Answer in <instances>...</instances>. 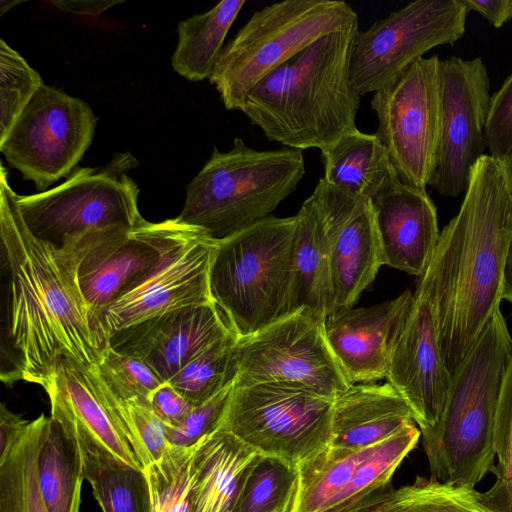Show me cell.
<instances>
[{
    "label": "cell",
    "mask_w": 512,
    "mask_h": 512,
    "mask_svg": "<svg viewBox=\"0 0 512 512\" xmlns=\"http://www.w3.org/2000/svg\"><path fill=\"white\" fill-rule=\"evenodd\" d=\"M512 238V197L501 160L483 155L471 170L458 213L440 232L432 276L440 346L449 372L500 309Z\"/></svg>",
    "instance_id": "7a4b0ae2"
},
{
    "label": "cell",
    "mask_w": 512,
    "mask_h": 512,
    "mask_svg": "<svg viewBox=\"0 0 512 512\" xmlns=\"http://www.w3.org/2000/svg\"><path fill=\"white\" fill-rule=\"evenodd\" d=\"M257 453L223 428L202 438L190 463L192 512H232Z\"/></svg>",
    "instance_id": "cb8c5ba5"
},
{
    "label": "cell",
    "mask_w": 512,
    "mask_h": 512,
    "mask_svg": "<svg viewBox=\"0 0 512 512\" xmlns=\"http://www.w3.org/2000/svg\"><path fill=\"white\" fill-rule=\"evenodd\" d=\"M30 421L9 410L4 403L0 407V459L4 458L22 437Z\"/></svg>",
    "instance_id": "b9f144b4"
},
{
    "label": "cell",
    "mask_w": 512,
    "mask_h": 512,
    "mask_svg": "<svg viewBox=\"0 0 512 512\" xmlns=\"http://www.w3.org/2000/svg\"><path fill=\"white\" fill-rule=\"evenodd\" d=\"M485 141L489 155L499 160L512 150V71L490 97Z\"/></svg>",
    "instance_id": "f35d334b"
},
{
    "label": "cell",
    "mask_w": 512,
    "mask_h": 512,
    "mask_svg": "<svg viewBox=\"0 0 512 512\" xmlns=\"http://www.w3.org/2000/svg\"><path fill=\"white\" fill-rule=\"evenodd\" d=\"M193 447L170 446L160 460L145 467L151 512H192L190 463Z\"/></svg>",
    "instance_id": "836d02e7"
},
{
    "label": "cell",
    "mask_w": 512,
    "mask_h": 512,
    "mask_svg": "<svg viewBox=\"0 0 512 512\" xmlns=\"http://www.w3.org/2000/svg\"><path fill=\"white\" fill-rule=\"evenodd\" d=\"M296 215L294 268L297 307L307 309L325 321L334 312L331 236L312 196Z\"/></svg>",
    "instance_id": "d4e9b609"
},
{
    "label": "cell",
    "mask_w": 512,
    "mask_h": 512,
    "mask_svg": "<svg viewBox=\"0 0 512 512\" xmlns=\"http://www.w3.org/2000/svg\"><path fill=\"white\" fill-rule=\"evenodd\" d=\"M468 13L462 0H416L359 30L349 66L355 92L375 93L431 49L456 43Z\"/></svg>",
    "instance_id": "30bf717a"
},
{
    "label": "cell",
    "mask_w": 512,
    "mask_h": 512,
    "mask_svg": "<svg viewBox=\"0 0 512 512\" xmlns=\"http://www.w3.org/2000/svg\"><path fill=\"white\" fill-rule=\"evenodd\" d=\"M93 370L104 386L120 399L150 401L152 394L164 383L145 363L116 351L109 344Z\"/></svg>",
    "instance_id": "8d00e7d4"
},
{
    "label": "cell",
    "mask_w": 512,
    "mask_h": 512,
    "mask_svg": "<svg viewBox=\"0 0 512 512\" xmlns=\"http://www.w3.org/2000/svg\"><path fill=\"white\" fill-rule=\"evenodd\" d=\"M234 334L212 301L156 316L113 334L108 344L145 363L162 382L217 341Z\"/></svg>",
    "instance_id": "ffe728a7"
},
{
    "label": "cell",
    "mask_w": 512,
    "mask_h": 512,
    "mask_svg": "<svg viewBox=\"0 0 512 512\" xmlns=\"http://www.w3.org/2000/svg\"><path fill=\"white\" fill-rule=\"evenodd\" d=\"M358 21L342 0H285L253 13L224 46L208 80L228 110H240L269 73L319 38Z\"/></svg>",
    "instance_id": "52a82bcc"
},
{
    "label": "cell",
    "mask_w": 512,
    "mask_h": 512,
    "mask_svg": "<svg viewBox=\"0 0 512 512\" xmlns=\"http://www.w3.org/2000/svg\"><path fill=\"white\" fill-rule=\"evenodd\" d=\"M494 444L497 464L492 472L497 480L512 483V357L498 401Z\"/></svg>",
    "instance_id": "ab89813d"
},
{
    "label": "cell",
    "mask_w": 512,
    "mask_h": 512,
    "mask_svg": "<svg viewBox=\"0 0 512 512\" xmlns=\"http://www.w3.org/2000/svg\"><path fill=\"white\" fill-rule=\"evenodd\" d=\"M305 173L301 150H255L236 137L211 157L186 188L181 222L221 241L266 218L292 194Z\"/></svg>",
    "instance_id": "8992f818"
},
{
    "label": "cell",
    "mask_w": 512,
    "mask_h": 512,
    "mask_svg": "<svg viewBox=\"0 0 512 512\" xmlns=\"http://www.w3.org/2000/svg\"><path fill=\"white\" fill-rule=\"evenodd\" d=\"M324 322L300 308L250 336L238 338L235 383L292 382L335 399L350 384L328 344Z\"/></svg>",
    "instance_id": "5bb4252c"
},
{
    "label": "cell",
    "mask_w": 512,
    "mask_h": 512,
    "mask_svg": "<svg viewBox=\"0 0 512 512\" xmlns=\"http://www.w3.org/2000/svg\"><path fill=\"white\" fill-rule=\"evenodd\" d=\"M386 379L404 398L420 430L437 423L451 373L440 346L433 282L428 269L413 293L411 309Z\"/></svg>",
    "instance_id": "e0dca14e"
},
{
    "label": "cell",
    "mask_w": 512,
    "mask_h": 512,
    "mask_svg": "<svg viewBox=\"0 0 512 512\" xmlns=\"http://www.w3.org/2000/svg\"><path fill=\"white\" fill-rule=\"evenodd\" d=\"M101 384L144 469L160 460L170 445L166 425L155 414L150 401L120 399L113 395L102 382Z\"/></svg>",
    "instance_id": "e575fe53"
},
{
    "label": "cell",
    "mask_w": 512,
    "mask_h": 512,
    "mask_svg": "<svg viewBox=\"0 0 512 512\" xmlns=\"http://www.w3.org/2000/svg\"><path fill=\"white\" fill-rule=\"evenodd\" d=\"M216 245L203 230L177 218L157 262L98 316L105 342L150 318L212 302L209 275Z\"/></svg>",
    "instance_id": "7c38bea8"
},
{
    "label": "cell",
    "mask_w": 512,
    "mask_h": 512,
    "mask_svg": "<svg viewBox=\"0 0 512 512\" xmlns=\"http://www.w3.org/2000/svg\"><path fill=\"white\" fill-rule=\"evenodd\" d=\"M468 11L480 14L494 28L512 19V0H462Z\"/></svg>",
    "instance_id": "7bdbcfd3"
},
{
    "label": "cell",
    "mask_w": 512,
    "mask_h": 512,
    "mask_svg": "<svg viewBox=\"0 0 512 512\" xmlns=\"http://www.w3.org/2000/svg\"><path fill=\"white\" fill-rule=\"evenodd\" d=\"M413 421L408 404L388 381L351 384L334 399L329 446L363 449Z\"/></svg>",
    "instance_id": "603a6c76"
},
{
    "label": "cell",
    "mask_w": 512,
    "mask_h": 512,
    "mask_svg": "<svg viewBox=\"0 0 512 512\" xmlns=\"http://www.w3.org/2000/svg\"><path fill=\"white\" fill-rule=\"evenodd\" d=\"M16 4H18V2H15V1H10V2L1 1V12H0V14L3 15V13L7 9H10V5H16Z\"/></svg>",
    "instance_id": "681fc988"
},
{
    "label": "cell",
    "mask_w": 512,
    "mask_h": 512,
    "mask_svg": "<svg viewBox=\"0 0 512 512\" xmlns=\"http://www.w3.org/2000/svg\"><path fill=\"white\" fill-rule=\"evenodd\" d=\"M137 164L130 152H118L104 166L78 169L54 188L17 194L27 228L61 248L91 231L138 227L145 221L138 209L139 189L127 174Z\"/></svg>",
    "instance_id": "ba28073f"
},
{
    "label": "cell",
    "mask_w": 512,
    "mask_h": 512,
    "mask_svg": "<svg viewBox=\"0 0 512 512\" xmlns=\"http://www.w3.org/2000/svg\"><path fill=\"white\" fill-rule=\"evenodd\" d=\"M390 487V484L382 486L360 498L323 512H386L384 498Z\"/></svg>",
    "instance_id": "ee69618b"
},
{
    "label": "cell",
    "mask_w": 512,
    "mask_h": 512,
    "mask_svg": "<svg viewBox=\"0 0 512 512\" xmlns=\"http://www.w3.org/2000/svg\"><path fill=\"white\" fill-rule=\"evenodd\" d=\"M512 357V338L497 310L451 374L437 423L420 430L431 477L474 487L495 466V420Z\"/></svg>",
    "instance_id": "277c9868"
},
{
    "label": "cell",
    "mask_w": 512,
    "mask_h": 512,
    "mask_svg": "<svg viewBox=\"0 0 512 512\" xmlns=\"http://www.w3.org/2000/svg\"><path fill=\"white\" fill-rule=\"evenodd\" d=\"M412 301L413 293L406 290L392 300L326 317L328 344L350 385L386 379Z\"/></svg>",
    "instance_id": "44dd1931"
},
{
    "label": "cell",
    "mask_w": 512,
    "mask_h": 512,
    "mask_svg": "<svg viewBox=\"0 0 512 512\" xmlns=\"http://www.w3.org/2000/svg\"><path fill=\"white\" fill-rule=\"evenodd\" d=\"M1 166L0 238L10 278L9 338L19 378L43 387L67 355L93 368L107 343L82 293L68 248L35 237Z\"/></svg>",
    "instance_id": "6da1fadb"
},
{
    "label": "cell",
    "mask_w": 512,
    "mask_h": 512,
    "mask_svg": "<svg viewBox=\"0 0 512 512\" xmlns=\"http://www.w3.org/2000/svg\"><path fill=\"white\" fill-rule=\"evenodd\" d=\"M502 300L512 305V238L510 240L503 268Z\"/></svg>",
    "instance_id": "7dc6e473"
},
{
    "label": "cell",
    "mask_w": 512,
    "mask_h": 512,
    "mask_svg": "<svg viewBox=\"0 0 512 512\" xmlns=\"http://www.w3.org/2000/svg\"><path fill=\"white\" fill-rule=\"evenodd\" d=\"M386 512H500L474 487L417 476L411 484L389 488Z\"/></svg>",
    "instance_id": "1f68e13d"
},
{
    "label": "cell",
    "mask_w": 512,
    "mask_h": 512,
    "mask_svg": "<svg viewBox=\"0 0 512 512\" xmlns=\"http://www.w3.org/2000/svg\"><path fill=\"white\" fill-rule=\"evenodd\" d=\"M507 185L512 197V150L501 160Z\"/></svg>",
    "instance_id": "c3c4849f"
},
{
    "label": "cell",
    "mask_w": 512,
    "mask_h": 512,
    "mask_svg": "<svg viewBox=\"0 0 512 512\" xmlns=\"http://www.w3.org/2000/svg\"><path fill=\"white\" fill-rule=\"evenodd\" d=\"M150 404L166 426L181 421L194 406L170 382H164L156 389L150 398Z\"/></svg>",
    "instance_id": "60d3db41"
},
{
    "label": "cell",
    "mask_w": 512,
    "mask_h": 512,
    "mask_svg": "<svg viewBox=\"0 0 512 512\" xmlns=\"http://www.w3.org/2000/svg\"><path fill=\"white\" fill-rule=\"evenodd\" d=\"M323 179L334 188L372 200L400 180L376 136L356 129L321 152Z\"/></svg>",
    "instance_id": "484cf974"
},
{
    "label": "cell",
    "mask_w": 512,
    "mask_h": 512,
    "mask_svg": "<svg viewBox=\"0 0 512 512\" xmlns=\"http://www.w3.org/2000/svg\"><path fill=\"white\" fill-rule=\"evenodd\" d=\"M96 122L85 101L44 84L0 141V150L42 192L81 160Z\"/></svg>",
    "instance_id": "4fadbf2b"
},
{
    "label": "cell",
    "mask_w": 512,
    "mask_h": 512,
    "mask_svg": "<svg viewBox=\"0 0 512 512\" xmlns=\"http://www.w3.org/2000/svg\"><path fill=\"white\" fill-rule=\"evenodd\" d=\"M176 223L177 218L145 220L136 228L95 230L61 247L75 258L79 284L96 323L100 313L157 262Z\"/></svg>",
    "instance_id": "2e32d148"
},
{
    "label": "cell",
    "mask_w": 512,
    "mask_h": 512,
    "mask_svg": "<svg viewBox=\"0 0 512 512\" xmlns=\"http://www.w3.org/2000/svg\"><path fill=\"white\" fill-rule=\"evenodd\" d=\"M440 134L429 183L447 197L465 192L472 168L485 155L490 79L481 57L440 61Z\"/></svg>",
    "instance_id": "9a60e30c"
},
{
    "label": "cell",
    "mask_w": 512,
    "mask_h": 512,
    "mask_svg": "<svg viewBox=\"0 0 512 512\" xmlns=\"http://www.w3.org/2000/svg\"><path fill=\"white\" fill-rule=\"evenodd\" d=\"M58 9L77 15L97 16L108 8L119 4V1H53Z\"/></svg>",
    "instance_id": "f6af8a7d"
},
{
    "label": "cell",
    "mask_w": 512,
    "mask_h": 512,
    "mask_svg": "<svg viewBox=\"0 0 512 512\" xmlns=\"http://www.w3.org/2000/svg\"><path fill=\"white\" fill-rule=\"evenodd\" d=\"M296 226L297 215H269L217 241L210 267V295L238 338L250 336L298 310Z\"/></svg>",
    "instance_id": "5b68a950"
},
{
    "label": "cell",
    "mask_w": 512,
    "mask_h": 512,
    "mask_svg": "<svg viewBox=\"0 0 512 512\" xmlns=\"http://www.w3.org/2000/svg\"><path fill=\"white\" fill-rule=\"evenodd\" d=\"M46 416L30 421L22 437L0 459V512H47L37 479V458Z\"/></svg>",
    "instance_id": "f1b7e54d"
},
{
    "label": "cell",
    "mask_w": 512,
    "mask_h": 512,
    "mask_svg": "<svg viewBox=\"0 0 512 512\" xmlns=\"http://www.w3.org/2000/svg\"><path fill=\"white\" fill-rule=\"evenodd\" d=\"M358 21L331 32L264 77L240 109L284 147L324 151L357 129L360 96L350 80Z\"/></svg>",
    "instance_id": "3957f363"
},
{
    "label": "cell",
    "mask_w": 512,
    "mask_h": 512,
    "mask_svg": "<svg viewBox=\"0 0 512 512\" xmlns=\"http://www.w3.org/2000/svg\"><path fill=\"white\" fill-rule=\"evenodd\" d=\"M44 85L40 74L3 39L0 40V141Z\"/></svg>",
    "instance_id": "d590c367"
},
{
    "label": "cell",
    "mask_w": 512,
    "mask_h": 512,
    "mask_svg": "<svg viewBox=\"0 0 512 512\" xmlns=\"http://www.w3.org/2000/svg\"><path fill=\"white\" fill-rule=\"evenodd\" d=\"M232 386L198 405L178 423L166 426L170 446L191 448L202 438L216 431L224 418Z\"/></svg>",
    "instance_id": "74e56055"
},
{
    "label": "cell",
    "mask_w": 512,
    "mask_h": 512,
    "mask_svg": "<svg viewBox=\"0 0 512 512\" xmlns=\"http://www.w3.org/2000/svg\"><path fill=\"white\" fill-rule=\"evenodd\" d=\"M334 399L292 382H234L223 428L259 453L298 466L329 446Z\"/></svg>",
    "instance_id": "9c48e42d"
},
{
    "label": "cell",
    "mask_w": 512,
    "mask_h": 512,
    "mask_svg": "<svg viewBox=\"0 0 512 512\" xmlns=\"http://www.w3.org/2000/svg\"><path fill=\"white\" fill-rule=\"evenodd\" d=\"M237 341L235 334L217 341L168 382L193 405L206 402L234 384L238 374Z\"/></svg>",
    "instance_id": "d6a6232c"
},
{
    "label": "cell",
    "mask_w": 512,
    "mask_h": 512,
    "mask_svg": "<svg viewBox=\"0 0 512 512\" xmlns=\"http://www.w3.org/2000/svg\"><path fill=\"white\" fill-rule=\"evenodd\" d=\"M297 486V466L257 453L245 472L232 512H291Z\"/></svg>",
    "instance_id": "f546056e"
},
{
    "label": "cell",
    "mask_w": 512,
    "mask_h": 512,
    "mask_svg": "<svg viewBox=\"0 0 512 512\" xmlns=\"http://www.w3.org/2000/svg\"><path fill=\"white\" fill-rule=\"evenodd\" d=\"M370 201L384 265L420 278L432 260L440 237L433 200L426 190L399 180Z\"/></svg>",
    "instance_id": "7402d4cb"
},
{
    "label": "cell",
    "mask_w": 512,
    "mask_h": 512,
    "mask_svg": "<svg viewBox=\"0 0 512 512\" xmlns=\"http://www.w3.org/2000/svg\"><path fill=\"white\" fill-rule=\"evenodd\" d=\"M440 59L422 57L376 91L371 107L376 136L401 182L426 190L437 163L440 134Z\"/></svg>",
    "instance_id": "8fae6325"
},
{
    "label": "cell",
    "mask_w": 512,
    "mask_h": 512,
    "mask_svg": "<svg viewBox=\"0 0 512 512\" xmlns=\"http://www.w3.org/2000/svg\"><path fill=\"white\" fill-rule=\"evenodd\" d=\"M483 496L500 512H512V483L496 480L492 488L484 492Z\"/></svg>",
    "instance_id": "bcb514c9"
},
{
    "label": "cell",
    "mask_w": 512,
    "mask_h": 512,
    "mask_svg": "<svg viewBox=\"0 0 512 512\" xmlns=\"http://www.w3.org/2000/svg\"><path fill=\"white\" fill-rule=\"evenodd\" d=\"M84 478L102 512H151L144 470L114 459L82 455Z\"/></svg>",
    "instance_id": "4dcf8cb0"
},
{
    "label": "cell",
    "mask_w": 512,
    "mask_h": 512,
    "mask_svg": "<svg viewBox=\"0 0 512 512\" xmlns=\"http://www.w3.org/2000/svg\"><path fill=\"white\" fill-rule=\"evenodd\" d=\"M245 0H224L209 11L178 24V44L172 67L190 81L209 78L224 48V40L245 4Z\"/></svg>",
    "instance_id": "83f0119b"
},
{
    "label": "cell",
    "mask_w": 512,
    "mask_h": 512,
    "mask_svg": "<svg viewBox=\"0 0 512 512\" xmlns=\"http://www.w3.org/2000/svg\"><path fill=\"white\" fill-rule=\"evenodd\" d=\"M37 479L47 512L80 511L85 479L82 454L51 416H46L41 433Z\"/></svg>",
    "instance_id": "4316f807"
},
{
    "label": "cell",
    "mask_w": 512,
    "mask_h": 512,
    "mask_svg": "<svg viewBox=\"0 0 512 512\" xmlns=\"http://www.w3.org/2000/svg\"><path fill=\"white\" fill-rule=\"evenodd\" d=\"M44 390L51 417L82 455L114 459L144 470L93 368L63 355Z\"/></svg>",
    "instance_id": "ac0fdd59"
},
{
    "label": "cell",
    "mask_w": 512,
    "mask_h": 512,
    "mask_svg": "<svg viewBox=\"0 0 512 512\" xmlns=\"http://www.w3.org/2000/svg\"><path fill=\"white\" fill-rule=\"evenodd\" d=\"M311 196L331 236L334 311L352 308L384 265L373 205L323 178Z\"/></svg>",
    "instance_id": "d6986e66"
}]
</instances>
